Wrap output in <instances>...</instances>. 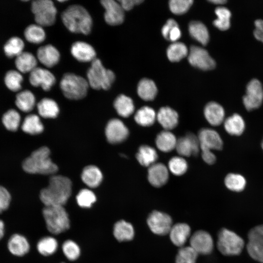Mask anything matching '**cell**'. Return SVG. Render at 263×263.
<instances>
[{
  "label": "cell",
  "instance_id": "1f68e13d",
  "mask_svg": "<svg viewBox=\"0 0 263 263\" xmlns=\"http://www.w3.org/2000/svg\"><path fill=\"white\" fill-rule=\"evenodd\" d=\"M157 89L155 83L148 78L142 79L137 86V93L142 99L145 101L153 100L156 96Z\"/></svg>",
  "mask_w": 263,
  "mask_h": 263
},
{
  "label": "cell",
  "instance_id": "8d00e7d4",
  "mask_svg": "<svg viewBox=\"0 0 263 263\" xmlns=\"http://www.w3.org/2000/svg\"><path fill=\"white\" fill-rule=\"evenodd\" d=\"M156 115L154 110L148 106L139 109L135 113L134 119L136 122L144 127L152 125L155 122Z\"/></svg>",
  "mask_w": 263,
  "mask_h": 263
},
{
  "label": "cell",
  "instance_id": "4fadbf2b",
  "mask_svg": "<svg viewBox=\"0 0 263 263\" xmlns=\"http://www.w3.org/2000/svg\"><path fill=\"white\" fill-rule=\"evenodd\" d=\"M190 246L198 253L210 254L213 249L214 243L211 236L204 230L194 232L190 239Z\"/></svg>",
  "mask_w": 263,
  "mask_h": 263
},
{
  "label": "cell",
  "instance_id": "5b68a950",
  "mask_svg": "<svg viewBox=\"0 0 263 263\" xmlns=\"http://www.w3.org/2000/svg\"><path fill=\"white\" fill-rule=\"evenodd\" d=\"M87 76L89 86L97 90H109L115 78L114 73L106 69L100 60L96 58L92 62Z\"/></svg>",
  "mask_w": 263,
  "mask_h": 263
},
{
  "label": "cell",
  "instance_id": "ba28073f",
  "mask_svg": "<svg viewBox=\"0 0 263 263\" xmlns=\"http://www.w3.org/2000/svg\"><path fill=\"white\" fill-rule=\"evenodd\" d=\"M31 10L37 24L42 27L50 26L55 23L57 10L52 0H34L31 4Z\"/></svg>",
  "mask_w": 263,
  "mask_h": 263
},
{
  "label": "cell",
  "instance_id": "9a60e30c",
  "mask_svg": "<svg viewBox=\"0 0 263 263\" xmlns=\"http://www.w3.org/2000/svg\"><path fill=\"white\" fill-rule=\"evenodd\" d=\"M200 148V145L198 136L190 132L177 140L175 147L179 155L187 157L197 155Z\"/></svg>",
  "mask_w": 263,
  "mask_h": 263
},
{
  "label": "cell",
  "instance_id": "ab89813d",
  "mask_svg": "<svg viewBox=\"0 0 263 263\" xmlns=\"http://www.w3.org/2000/svg\"><path fill=\"white\" fill-rule=\"evenodd\" d=\"M167 56L172 62L179 61L188 54V49L185 44L175 42L170 44L167 49Z\"/></svg>",
  "mask_w": 263,
  "mask_h": 263
},
{
  "label": "cell",
  "instance_id": "d6a6232c",
  "mask_svg": "<svg viewBox=\"0 0 263 263\" xmlns=\"http://www.w3.org/2000/svg\"><path fill=\"white\" fill-rule=\"evenodd\" d=\"M113 105L117 113L123 117H129L134 112V106L132 99L124 94H120L116 98Z\"/></svg>",
  "mask_w": 263,
  "mask_h": 263
},
{
  "label": "cell",
  "instance_id": "30bf717a",
  "mask_svg": "<svg viewBox=\"0 0 263 263\" xmlns=\"http://www.w3.org/2000/svg\"><path fill=\"white\" fill-rule=\"evenodd\" d=\"M148 225L154 234L165 235L172 227V219L168 214L158 211H152L147 219Z\"/></svg>",
  "mask_w": 263,
  "mask_h": 263
},
{
  "label": "cell",
  "instance_id": "f6af8a7d",
  "mask_svg": "<svg viewBox=\"0 0 263 263\" xmlns=\"http://www.w3.org/2000/svg\"><path fill=\"white\" fill-rule=\"evenodd\" d=\"M23 77L20 73L15 70L7 72L4 77V82L7 87L12 91L17 92L21 88Z\"/></svg>",
  "mask_w": 263,
  "mask_h": 263
},
{
  "label": "cell",
  "instance_id": "681fc988",
  "mask_svg": "<svg viewBox=\"0 0 263 263\" xmlns=\"http://www.w3.org/2000/svg\"><path fill=\"white\" fill-rule=\"evenodd\" d=\"M78 205L84 208H88L96 201L94 193L88 189H83L79 192L76 197Z\"/></svg>",
  "mask_w": 263,
  "mask_h": 263
},
{
  "label": "cell",
  "instance_id": "6da1fadb",
  "mask_svg": "<svg viewBox=\"0 0 263 263\" xmlns=\"http://www.w3.org/2000/svg\"><path fill=\"white\" fill-rule=\"evenodd\" d=\"M72 192V182L67 177H51L48 186L42 189L40 199L45 206H62L65 204Z\"/></svg>",
  "mask_w": 263,
  "mask_h": 263
},
{
  "label": "cell",
  "instance_id": "6f0895ef",
  "mask_svg": "<svg viewBox=\"0 0 263 263\" xmlns=\"http://www.w3.org/2000/svg\"><path fill=\"white\" fill-rule=\"evenodd\" d=\"M178 25L176 21L172 19H169L162 28V34L166 39L169 40V35L170 30L174 27Z\"/></svg>",
  "mask_w": 263,
  "mask_h": 263
},
{
  "label": "cell",
  "instance_id": "ffe728a7",
  "mask_svg": "<svg viewBox=\"0 0 263 263\" xmlns=\"http://www.w3.org/2000/svg\"><path fill=\"white\" fill-rule=\"evenodd\" d=\"M148 178L150 184L157 188L165 185L169 178L167 168L162 163H154L148 169Z\"/></svg>",
  "mask_w": 263,
  "mask_h": 263
},
{
  "label": "cell",
  "instance_id": "3957f363",
  "mask_svg": "<svg viewBox=\"0 0 263 263\" xmlns=\"http://www.w3.org/2000/svg\"><path fill=\"white\" fill-rule=\"evenodd\" d=\"M48 148L42 147L33 151L22 163L25 171L32 174H51L58 169L56 164L50 157Z\"/></svg>",
  "mask_w": 263,
  "mask_h": 263
},
{
  "label": "cell",
  "instance_id": "9f6ffc18",
  "mask_svg": "<svg viewBox=\"0 0 263 263\" xmlns=\"http://www.w3.org/2000/svg\"><path fill=\"white\" fill-rule=\"evenodd\" d=\"M254 36L256 39L263 42V20L258 19L255 21Z\"/></svg>",
  "mask_w": 263,
  "mask_h": 263
},
{
  "label": "cell",
  "instance_id": "db71d44e",
  "mask_svg": "<svg viewBox=\"0 0 263 263\" xmlns=\"http://www.w3.org/2000/svg\"><path fill=\"white\" fill-rule=\"evenodd\" d=\"M248 241L263 242V224L256 225L249 230L247 234Z\"/></svg>",
  "mask_w": 263,
  "mask_h": 263
},
{
  "label": "cell",
  "instance_id": "d4e9b609",
  "mask_svg": "<svg viewBox=\"0 0 263 263\" xmlns=\"http://www.w3.org/2000/svg\"><path fill=\"white\" fill-rule=\"evenodd\" d=\"M225 131L231 135L240 136L244 131L245 124L243 118L238 113H234L224 121Z\"/></svg>",
  "mask_w": 263,
  "mask_h": 263
},
{
  "label": "cell",
  "instance_id": "7c38bea8",
  "mask_svg": "<svg viewBox=\"0 0 263 263\" xmlns=\"http://www.w3.org/2000/svg\"><path fill=\"white\" fill-rule=\"evenodd\" d=\"M100 3L105 9L104 18L106 22L112 26L121 24L124 20V10L118 1L102 0Z\"/></svg>",
  "mask_w": 263,
  "mask_h": 263
},
{
  "label": "cell",
  "instance_id": "7dc6e473",
  "mask_svg": "<svg viewBox=\"0 0 263 263\" xmlns=\"http://www.w3.org/2000/svg\"><path fill=\"white\" fill-rule=\"evenodd\" d=\"M198 254L190 246L181 247L176 257V263H195Z\"/></svg>",
  "mask_w": 263,
  "mask_h": 263
},
{
  "label": "cell",
  "instance_id": "c3c4849f",
  "mask_svg": "<svg viewBox=\"0 0 263 263\" xmlns=\"http://www.w3.org/2000/svg\"><path fill=\"white\" fill-rule=\"evenodd\" d=\"M168 166L170 172L177 176L184 174L188 169L186 161L180 156H175L171 158L169 162Z\"/></svg>",
  "mask_w": 263,
  "mask_h": 263
},
{
  "label": "cell",
  "instance_id": "e575fe53",
  "mask_svg": "<svg viewBox=\"0 0 263 263\" xmlns=\"http://www.w3.org/2000/svg\"><path fill=\"white\" fill-rule=\"evenodd\" d=\"M36 102L34 94L29 90L22 91L16 95L15 103L17 107L24 112H29L33 110Z\"/></svg>",
  "mask_w": 263,
  "mask_h": 263
},
{
  "label": "cell",
  "instance_id": "83f0119b",
  "mask_svg": "<svg viewBox=\"0 0 263 263\" xmlns=\"http://www.w3.org/2000/svg\"><path fill=\"white\" fill-rule=\"evenodd\" d=\"M113 233L117 241L123 242L132 240L134 231L131 224L124 220H120L115 224Z\"/></svg>",
  "mask_w": 263,
  "mask_h": 263
},
{
  "label": "cell",
  "instance_id": "603a6c76",
  "mask_svg": "<svg viewBox=\"0 0 263 263\" xmlns=\"http://www.w3.org/2000/svg\"><path fill=\"white\" fill-rule=\"evenodd\" d=\"M156 117L160 124L167 131L174 129L178 124L177 113L168 107L160 108Z\"/></svg>",
  "mask_w": 263,
  "mask_h": 263
},
{
  "label": "cell",
  "instance_id": "816d5d0a",
  "mask_svg": "<svg viewBox=\"0 0 263 263\" xmlns=\"http://www.w3.org/2000/svg\"><path fill=\"white\" fill-rule=\"evenodd\" d=\"M193 2L192 0H171L169 1V9L173 14H183L188 10Z\"/></svg>",
  "mask_w": 263,
  "mask_h": 263
},
{
  "label": "cell",
  "instance_id": "5bb4252c",
  "mask_svg": "<svg viewBox=\"0 0 263 263\" xmlns=\"http://www.w3.org/2000/svg\"><path fill=\"white\" fill-rule=\"evenodd\" d=\"M30 84L34 87H40L45 91H49L56 82L55 75L47 69L36 67L29 75Z\"/></svg>",
  "mask_w": 263,
  "mask_h": 263
},
{
  "label": "cell",
  "instance_id": "e7e4bbea",
  "mask_svg": "<svg viewBox=\"0 0 263 263\" xmlns=\"http://www.w3.org/2000/svg\"></svg>",
  "mask_w": 263,
  "mask_h": 263
},
{
  "label": "cell",
  "instance_id": "94428289",
  "mask_svg": "<svg viewBox=\"0 0 263 263\" xmlns=\"http://www.w3.org/2000/svg\"><path fill=\"white\" fill-rule=\"evenodd\" d=\"M5 233L4 223L0 219V240L3 237Z\"/></svg>",
  "mask_w": 263,
  "mask_h": 263
},
{
  "label": "cell",
  "instance_id": "d590c367",
  "mask_svg": "<svg viewBox=\"0 0 263 263\" xmlns=\"http://www.w3.org/2000/svg\"><path fill=\"white\" fill-rule=\"evenodd\" d=\"M21 128L24 132L32 135L40 133L44 129L39 117L33 114L27 115L24 118Z\"/></svg>",
  "mask_w": 263,
  "mask_h": 263
},
{
  "label": "cell",
  "instance_id": "cb8c5ba5",
  "mask_svg": "<svg viewBox=\"0 0 263 263\" xmlns=\"http://www.w3.org/2000/svg\"><path fill=\"white\" fill-rule=\"evenodd\" d=\"M189 226L185 223H178L172 226L169 232L172 243L176 246L182 247L190 234Z\"/></svg>",
  "mask_w": 263,
  "mask_h": 263
},
{
  "label": "cell",
  "instance_id": "60d3db41",
  "mask_svg": "<svg viewBox=\"0 0 263 263\" xmlns=\"http://www.w3.org/2000/svg\"><path fill=\"white\" fill-rule=\"evenodd\" d=\"M215 13L217 18L213 21L214 25L221 30L228 29L230 25V11L225 7L220 6L215 9Z\"/></svg>",
  "mask_w": 263,
  "mask_h": 263
},
{
  "label": "cell",
  "instance_id": "d6986e66",
  "mask_svg": "<svg viewBox=\"0 0 263 263\" xmlns=\"http://www.w3.org/2000/svg\"><path fill=\"white\" fill-rule=\"evenodd\" d=\"M38 60L44 66L52 68L56 65L60 59V53L53 45L47 44L39 48L37 51Z\"/></svg>",
  "mask_w": 263,
  "mask_h": 263
},
{
  "label": "cell",
  "instance_id": "bcb514c9",
  "mask_svg": "<svg viewBox=\"0 0 263 263\" xmlns=\"http://www.w3.org/2000/svg\"><path fill=\"white\" fill-rule=\"evenodd\" d=\"M246 248L249 256L254 260L263 263V242L248 241Z\"/></svg>",
  "mask_w": 263,
  "mask_h": 263
},
{
  "label": "cell",
  "instance_id": "8992f818",
  "mask_svg": "<svg viewBox=\"0 0 263 263\" xmlns=\"http://www.w3.org/2000/svg\"><path fill=\"white\" fill-rule=\"evenodd\" d=\"M89 85L87 80L73 73L65 74L60 81V88L67 98L79 100L87 94Z\"/></svg>",
  "mask_w": 263,
  "mask_h": 263
},
{
  "label": "cell",
  "instance_id": "7a4b0ae2",
  "mask_svg": "<svg viewBox=\"0 0 263 263\" xmlns=\"http://www.w3.org/2000/svg\"><path fill=\"white\" fill-rule=\"evenodd\" d=\"M65 26L71 32L88 35L93 25L92 17L83 6L74 4L68 7L61 14Z\"/></svg>",
  "mask_w": 263,
  "mask_h": 263
},
{
  "label": "cell",
  "instance_id": "4316f807",
  "mask_svg": "<svg viewBox=\"0 0 263 263\" xmlns=\"http://www.w3.org/2000/svg\"><path fill=\"white\" fill-rule=\"evenodd\" d=\"M15 65L17 69L21 73L31 72L37 67V60L31 53L23 52L16 57Z\"/></svg>",
  "mask_w": 263,
  "mask_h": 263
},
{
  "label": "cell",
  "instance_id": "11a10c76",
  "mask_svg": "<svg viewBox=\"0 0 263 263\" xmlns=\"http://www.w3.org/2000/svg\"><path fill=\"white\" fill-rule=\"evenodd\" d=\"M202 151V157L204 161L209 165L215 163L216 160L215 155L209 149L200 148Z\"/></svg>",
  "mask_w": 263,
  "mask_h": 263
},
{
  "label": "cell",
  "instance_id": "74e56055",
  "mask_svg": "<svg viewBox=\"0 0 263 263\" xmlns=\"http://www.w3.org/2000/svg\"><path fill=\"white\" fill-rule=\"evenodd\" d=\"M26 39L34 44L42 42L46 38L45 32L42 27L38 24H31L27 26L24 33Z\"/></svg>",
  "mask_w": 263,
  "mask_h": 263
},
{
  "label": "cell",
  "instance_id": "52a82bcc",
  "mask_svg": "<svg viewBox=\"0 0 263 263\" xmlns=\"http://www.w3.org/2000/svg\"><path fill=\"white\" fill-rule=\"evenodd\" d=\"M217 248L225 256L240 255L244 246L243 239L235 232L223 228L218 233Z\"/></svg>",
  "mask_w": 263,
  "mask_h": 263
},
{
  "label": "cell",
  "instance_id": "f907efd6",
  "mask_svg": "<svg viewBox=\"0 0 263 263\" xmlns=\"http://www.w3.org/2000/svg\"><path fill=\"white\" fill-rule=\"evenodd\" d=\"M62 249L65 257L70 261L76 260L80 254L79 246L72 240L66 241L62 244Z\"/></svg>",
  "mask_w": 263,
  "mask_h": 263
},
{
  "label": "cell",
  "instance_id": "6125c7cd",
  "mask_svg": "<svg viewBox=\"0 0 263 263\" xmlns=\"http://www.w3.org/2000/svg\"><path fill=\"white\" fill-rule=\"evenodd\" d=\"M209 1L215 4H223L227 1L226 0H210Z\"/></svg>",
  "mask_w": 263,
  "mask_h": 263
},
{
  "label": "cell",
  "instance_id": "91938a15",
  "mask_svg": "<svg viewBox=\"0 0 263 263\" xmlns=\"http://www.w3.org/2000/svg\"><path fill=\"white\" fill-rule=\"evenodd\" d=\"M181 36V32L178 25L172 28L169 35V40L172 42H176Z\"/></svg>",
  "mask_w": 263,
  "mask_h": 263
},
{
  "label": "cell",
  "instance_id": "8fae6325",
  "mask_svg": "<svg viewBox=\"0 0 263 263\" xmlns=\"http://www.w3.org/2000/svg\"><path fill=\"white\" fill-rule=\"evenodd\" d=\"M188 60L191 65L203 70H210L216 66L215 61L207 51L199 46L190 47Z\"/></svg>",
  "mask_w": 263,
  "mask_h": 263
},
{
  "label": "cell",
  "instance_id": "ac0fdd59",
  "mask_svg": "<svg viewBox=\"0 0 263 263\" xmlns=\"http://www.w3.org/2000/svg\"><path fill=\"white\" fill-rule=\"evenodd\" d=\"M72 55L78 61L82 62H92L96 58V52L89 43L84 41H76L71 47Z\"/></svg>",
  "mask_w": 263,
  "mask_h": 263
},
{
  "label": "cell",
  "instance_id": "484cf974",
  "mask_svg": "<svg viewBox=\"0 0 263 263\" xmlns=\"http://www.w3.org/2000/svg\"><path fill=\"white\" fill-rule=\"evenodd\" d=\"M102 178V172L95 166L86 167L81 174V179L84 183L92 188L98 187L101 183Z\"/></svg>",
  "mask_w": 263,
  "mask_h": 263
},
{
  "label": "cell",
  "instance_id": "680465c9",
  "mask_svg": "<svg viewBox=\"0 0 263 263\" xmlns=\"http://www.w3.org/2000/svg\"><path fill=\"white\" fill-rule=\"evenodd\" d=\"M121 7L124 11H129L131 10L134 6L142 3V0H118Z\"/></svg>",
  "mask_w": 263,
  "mask_h": 263
},
{
  "label": "cell",
  "instance_id": "9c48e42d",
  "mask_svg": "<svg viewBox=\"0 0 263 263\" xmlns=\"http://www.w3.org/2000/svg\"><path fill=\"white\" fill-rule=\"evenodd\" d=\"M245 109L250 111L259 108L263 101V88L257 79L250 80L246 86V94L243 98Z\"/></svg>",
  "mask_w": 263,
  "mask_h": 263
},
{
  "label": "cell",
  "instance_id": "f1b7e54d",
  "mask_svg": "<svg viewBox=\"0 0 263 263\" xmlns=\"http://www.w3.org/2000/svg\"><path fill=\"white\" fill-rule=\"evenodd\" d=\"M176 142L177 139L175 135L167 130L160 132L155 139L157 148L165 152H169L175 149Z\"/></svg>",
  "mask_w": 263,
  "mask_h": 263
},
{
  "label": "cell",
  "instance_id": "836d02e7",
  "mask_svg": "<svg viewBox=\"0 0 263 263\" xmlns=\"http://www.w3.org/2000/svg\"><path fill=\"white\" fill-rule=\"evenodd\" d=\"M136 157L142 166L150 167L154 164L158 155L153 148L148 145H142L138 149Z\"/></svg>",
  "mask_w": 263,
  "mask_h": 263
},
{
  "label": "cell",
  "instance_id": "2e32d148",
  "mask_svg": "<svg viewBox=\"0 0 263 263\" xmlns=\"http://www.w3.org/2000/svg\"><path fill=\"white\" fill-rule=\"evenodd\" d=\"M107 140L112 144H117L125 140L128 136L129 131L119 119H113L107 124L105 129Z\"/></svg>",
  "mask_w": 263,
  "mask_h": 263
},
{
  "label": "cell",
  "instance_id": "f546056e",
  "mask_svg": "<svg viewBox=\"0 0 263 263\" xmlns=\"http://www.w3.org/2000/svg\"><path fill=\"white\" fill-rule=\"evenodd\" d=\"M37 107L39 114L43 118H55L59 113L57 104L51 98H43L38 103Z\"/></svg>",
  "mask_w": 263,
  "mask_h": 263
},
{
  "label": "cell",
  "instance_id": "7402d4cb",
  "mask_svg": "<svg viewBox=\"0 0 263 263\" xmlns=\"http://www.w3.org/2000/svg\"><path fill=\"white\" fill-rule=\"evenodd\" d=\"M7 247L14 256L21 257L28 252L30 244L27 239L19 234H14L9 239Z\"/></svg>",
  "mask_w": 263,
  "mask_h": 263
},
{
  "label": "cell",
  "instance_id": "e0dca14e",
  "mask_svg": "<svg viewBox=\"0 0 263 263\" xmlns=\"http://www.w3.org/2000/svg\"><path fill=\"white\" fill-rule=\"evenodd\" d=\"M198 137L200 148L218 150L223 149V140L219 133L214 130L202 129L199 132Z\"/></svg>",
  "mask_w": 263,
  "mask_h": 263
},
{
  "label": "cell",
  "instance_id": "44dd1931",
  "mask_svg": "<svg viewBox=\"0 0 263 263\" xmlns=\"http://www.w3.org/2000/svg\"><path fill=\"white\" fill-rule=\"evenodd\" d=\"M204 115L207 122L212 126H217L224 121L225 110L219 103L211 101L204 109Z\"/></svg>",
  "mask_w": 263,
  "mask_h": 263
},
{
  "label": "cell",
  "instance_id": "be15d7a7",
  "mask_svg": "<svg viewBox=\"0 0 263 263\" xmlns=\"http://www.w3.org/2000/svg\"><path fill=\"white\" fill-rule=\"evenodd\" d=\"M261 147H262V148L263 150V140L262 141V143H261Z\"/></svg>",
  "mask_w": 263,
  "mask_h": 263
},
{
  "label": "cell",
  "instance_id": "b9f144b4",
  "mask_svg": "<svg viewBox=\"0 0 263 263\" xmlns=\"http://www.w3.org/2000/svg\"><path fill=\"white\" fill-rule=\"evenodd\" d=\"M24 44L23 40L17 37L10 38L4 46V51L8 57L17 56L23 52Z\"/></svg>",
  "mask_w": 263,
  "mask_h": 263
},
{
  "label": "cell",
  "instance_id": "7bdbcfd3",
  "mask_svg": "<svg viewBox=\"0 0 263 263\" xmlns=\"http://www.w3.org/2000/svg\"><path fill=\"white\" fill-rule=\"evenodd\" d=\"M57 241L52 237H45L40 239L37 244V249L43 256L54 254L57 250Z\"/></svg>",
  "mask_w": 263,
  "mask_h": 263
},
{
  "label": "cell",
  "instance_id": "f35d334b",
  "mask_svg": "<svg viewBox=\"0 0 263 263\" xmlns=\"http://www.w3.org/2000/svg\"><path fill=\"white\" fill-rule=\"evenodd\" d=\"M224 183L225 187L230 190L234 192H241L244 190L246 181L242 175L230 173L225 177Z\"/></svg>",
  "mask_w": 263,
  "mask_h": 263
},
{
  "label": "cell",
  "instance_id": "f5cc1de1",
  "mask_svg": "<svg viewBox=\"0 0 263 263\" xmlns=\"http://www.w3.org/2000/svg\"><path fill=\"white\" fill-rule=\"evenodd\" d=\"M11 195L3 187L0 186V213L8 209L11 202Z\"/></svg>",
  "mask_w": 263,
  "mask_h": 263
},
{
  "label": "cell",
  "instance_id": "277c9868",
  "mask_svg": "<svg viewBox=\"0 0 263 263\" xmlns=\"http://www.w3.org/2000/svg\"><path fill=\"white\" fill-rule=\"evenodd\" d=\"M42 214L47 228L51 233L58 234L69 228V216L63 206H45Z\"/></svg>",
  "mask_w": 263,
  "mask_h": 263
},
{
  "label": "cell",
  "instance_id": "ee69618b",
  "mask_svg": "<svg viewBox=\"0 0 263 263\" xmlns=\"http://www.w3.org/2000/svg\"><path fill=\"white\" fill-rule=\"evenodd\" d=\"M2 121L4 127L10 131L18 130L20 123V116L15 110L10 109L3 115Z\"/></svg>",
  "mask_w": 263,
  "mask_h": 263
},
{
  "label": "cell",
  "instance_id": "4dcf8cb0",
  "mask_svg": "<svg viewBox=\"0 0 263 263\" xmlns=\"http://www.w3.org/2000/svg\"><path fill=\"white\" fill-rule=\"evenodd\" d=\"M189 33L190 36L202 45H206L209 38L208 31L203 23L198 21H193L189 23Z\"/></svg>",
  "mask_w": 263,
  "mask_h": 263
}]
</instances>
